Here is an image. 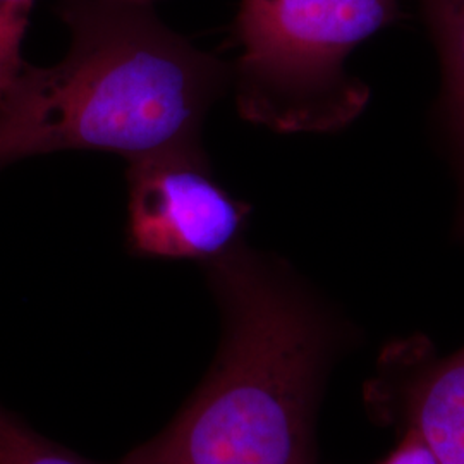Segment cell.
Wrapping results in <instances>:
<instances>
[{
  "label": "cell",
  "instance_id": "6da1fadb",
  "mask_svg": "<svg viewBox=\"0 0 464 464\" xmlns=\"http://www.w3.org/2000/svg\"><path fill=\"white\" fill-rule=\"evenodd\" d=\"M222 337L198 391L121 464H316V416L353 325L245 241L205 264Z\"/></svg>",
  "mask_w": 464,
  "mask_h": 464
},
{
  "label": "cell",
  "instance_id": "7a4b0ae2",
  "mask_svg": "<svg viewBox=\"0 0 464 464\" xmlns=\"http://www.w3.org/2000/svg\"><path fill=\"white\" fill-rule=\"evenodd\" d=\"M66 57L26 63L0 99V169L66 150L128 162L201 143V128L231 88L232 67L172 32L149 0H59Z\"/></svg>",
  "mask_w": 464,
  "mask_h": 464
},
{
  "label": "cell",
  "instance_id": "3957f363",
  "mask_svg": "<svg viewBox=\"0 0 464 464\" xmlns=\"http://www.w3.org/2000/svg\"><path fill=\"white\" fill-rule=\"evenodd\" d=\"M398 7L399 0H241V55L231 66L239 116L277 133L346 128L370 99L348 57Z\"/></svg>",
  "mask_w": 464,
  "mask_h": 464
},
{
  "label": "cell",
  "instance_id": "277c9868",
  "mask_svg": "<svg viewBox=\"0 0 464 464\" xmlns=\"http://www.w3.org/2000/svg\"><path fill=\"white\" fill-rule=\"evenodd\" d=\"M128 164L126 241L136 256L205 266L245 241L251 205L217 179L201 143Z\"/></svg>",
  "mask_w": 464,
  "mask_h": 464
},
{
  "label": "cell",
  "instance_id": "5b68a950",
  "mask_svg": "<svg viewBox=\"0 0 464 464\" xmlns=\"http://www.w3.org/2000/svg\"><path fill=\"white\" fill-rule=\"evenodd\" d=\"M379 415L413 430L442 464H464V346L435 354L423 339H406L383 353L368 385Z\"/></svg>",
  "mask_w": 464,
  "mask_h": 464
},
{
  "label": "cell",
  "instance_id": "8992f818",
  "mask_svg": "<svg viewBox=\"0 0 464 464\" xmlns=\"http://www.w3.org/2000/svg\"><path fill=\"white\" fill-rule=\"evenodd\" d=\"M442 69V114L458 178L456 232L464 237V0H427Z\"/></svg>",
  "mask_w": 464,
  "mask_h": 464
},
{
  "label": "cell",
  "instance_id": "52a82bcc",
  "mask_svg": "<svg viewBox=\"0 0 464 464\" xmlns=\"http://www.w3.org/2000/svg\"><path fill=\"white\" fill-rule=\"evenodd\" d=\"M0 464L92 463L34 431L26 421L0 406Z\"/></svg>",
  "mask_w": 464,
  "mask_h": 464
},
{
  "label": "cell",
  "instance_id": "ba28073f",
  "mask_svg": "<svg viewBox=\"0 0 464 464\" xmlns=\"http://www.w3.org/2000/svg\"><path fill=\"white\" fill-rule=\"evenodd\" d=\"M34 0H0V99L26 66L23 40Z\"/></svg>",
  "mask_w": 464,
  "mask_h": 464
},
{
  "label": "cell",
  "instance_id": "9c48e42d",
  "mask_svg": "<svg viewBox=\"0 0 464 464\" xmlns=\"http://www.w3.org/2000/svg\"><path fill=\"white\" fill-rule=\"evenodd\" d=\"M377 464H442L425 440L413 430L401 431L394 449Z\"/></svg>",
  "mask_w": 464,
  "mask_h": 464
}]
</instances>
